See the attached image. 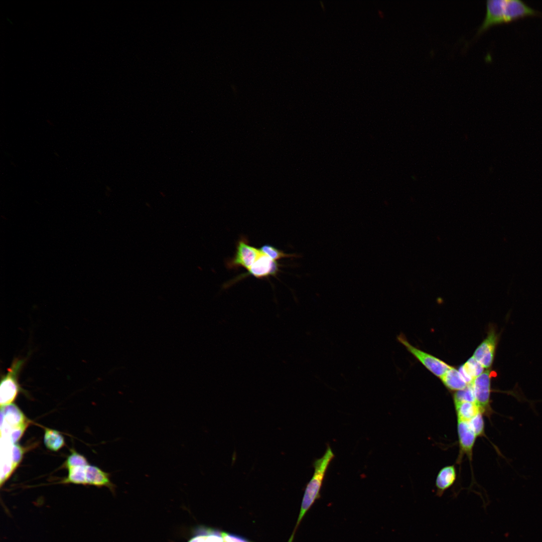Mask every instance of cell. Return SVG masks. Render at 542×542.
<instances>
[{"mask_svg":"<svg viewBox=\"0 0 542 542\" xmlns=\"http://www.w3.org/2000/svg\"><path fill=\"white\" fill-rule=\"evenodd\" d=\"M441 379L444 385L452 390L463 389L468 384L463 379L459 371L452 366Z\"/></svg>","mask_w":542,"mask_h":542,"instance_id":"obj_16","label":"cell"},{"mask_svg":"<svg viewBox=\"0 0 542 542\" xmlns=\"http://www.w3.org/2000/svg\"><path fill=\"white\" fill-rule=\"evenodd\" d=\"M88 464L86 458L74 451H72L71 454L68 457L64 463L65 467L67 469L78 466H85Z\"/></svg>","mask_w":542,"mask_h":542,"instance_id":"obj_22","label":"cell"},{"mask_svg":"<svg viewBox=\"0 0 542 542\" xmlns=\"http://www.w3.org/2000/svg\"><path fill=\"white\" fill-rule=\"evenodd\" d=\"M457 477L455 465H448L442 468L438 472L435 481L436 495L441 497L445 491L453 485Z\"/></svg>","mask_w":542,"mask_h":542,"instance_id":"obj_12","label":"cell"},{"mask_svg":"<svg viewBox=\"0 0 542 542\" xmlns=\"http://www.w3.org/2000/svg\"><path fill=\"white\" fill-rule=\"evenodd\" d=\"M498 336L493 329H491L487 337L475 350L473 357L484 368H489L493 361L497 343Z\"/></svg>","mask_w":542,"mask_h":542,"instance_id":"obj_10","label":"cell"},{"mask_svg":"<svg viewBox=\"0 0 542 542\" xmlns=\"http://www.w3.org/2000/svg\"><path fill=\"white\" fill-rule=\"evenodd\" d=\"M86 485L99 487H106L114 494L116 485L110 480V474L97 466L88 465L86 470Z\"/></svg>","mask_w":542,"mask_h":542,"instance_id":"obj_11","label":"cell"},{"mask_svg":"<svg viewBox=\"0 0 542 542\" xmlns=\"http://www.w3.org/2000/svg\"><path fill=\"white\" fill-rule=\"evenodd\" d=\"M397 340L436 376L441 378L451 367L443 361L412 345L402 333L397 336Z\"/></svg>","mask_w":542,"mask_h":542,"instance_id":"obj_7","label":"cell"},{"mask_svg":"<svg viewBox=\"0 0 542 542\" xmlns=\"http://www.w3.org/2000/svg\"><path fill=\"white\" fill-rule=\"evenodd\" d=\"M235 251L232 257L226 263L229 269L243 268L247 270L257 258L261 252L259 248L251 245L245 237H241L238 240Z\"/></svg>","mask_w":542,"mask_h":542,"instance_id":"obj_6","label":"cell"},{"mask_svg":"<svg viewBox=\"0 0 542 542\" xmlns=\"http://www.w3.org/2000/svg\"><path fill=\"white\" fill-rule=\"evenodd\" d=\"M454 404L458 421L468 422L481 412L475 402L461 401L455 402Z\"/></svg>","mask_w":542,"mask_h":542,"instance_id":"obj_15","label":"cell"},{"mask_svg":"<svg viewBox=\"0 0 542 542\" xmlns=\"http://www.w3.org/2000/svg\"><path fill=\"white\" fill-rule=\"evenodd\" d=\"M281 266L277 261L272 259L261 252L256 260L247 269V272L236 278L233 282L247 276L260 279L276 277L280 271Z\"/></svg>","mask_w":542,"mask_h":542,"instance_id":"obj_8","label":"cell"},{"mask_svg":"<svg viewBox=\"0 0 542 542\" xmlns=\"http://www.w3.org/2000/svg\"><path fill=\"white\" fill-rule=\"evenodd\" d=\"M259 249L262 253L275 261L294 256V254L286 253L282 250L268 244H263Z\"/></svg>","mask_w":542,"mask_h":542,"instance_id":"obj_19","label":"cell"},{"mask_svg":"<svg viewBox=\"0 0 542 542\" xmlns=\"http://www.w3.org/2000/svg\"><path fill=\"white\" fill-rule=\"evenodd\" d=\"M24 359H15L1 380L0 402L4 406L12 403L22 390L19 383V374L24 364Z\"/></svg>","mask_w":542,"mask_h":542,"instance_id":"obj_4","label":"cell"},{"mask_svg":"<svg viewBox=\"0 0 542 542\" xmlns=\"http://www.w3.org/2000/svg\"><path fill=\"white\" fill-rule=\"evenodd\" d=\"M44 442L45 446L52 451H57L65 444L64 437L57 431L45 429Z\"/></svg>","mask_w":542,"mask_h":542,"instance_id":"obj_17","label":"cell"},{"mask_svg":"<svg viewBox=\"0 0 542 542\" xmlns=\"http://www.w3.org/2000/svg\"><path fill=\"white\" fill-rule=\"evenodd\" d=\"M334 454L328 446L324 455L313 463V475L306 485L298 518L288 542H293L296 532L303 517L315 502L320 497V491L328 468L334 458Z\"/></svg>","mask_w":542,"mask_h":542,"instance_id":"obj_2","label":"cell"},{"mask_svg":"<svg viewBox=\"0 0 542 542\" xmlns=\"http://www.w3.org/2000/svg\"><path fill=\"white\" fill-rule=\"evenodd\" d=\"M484 415L478 413L474 418L468 421V423L477 437H485V424L483 419Z\"/></svg>","mask_w":542,"mask_h":542,"instance_id":"obj_21","label":"cell"},{"mask_svg":"<svg viewBox=\"0 0 542 542\" xmlns=\"http://www.w3.org/2000/svg\"><path fill=\"white\" fill-rule=\"evenodd\" d=\"M537 15L541 14L520 0H488L485 18L474 38L492 25Z\"/></svg>","mask_w":542,"mask_h":542,"instance_id":"obj_1","label":"cell"},{"mask_svg":"<svg viewBox=\"0 0 542 542\" xmlns=\"http://www.w3.org/2000/svg\"><path fill=\"white\" fill-rule=\"evenodd\" d=\"M484 367L473 356L459 368V372L467 384L471 383L476 377L483 372Z\"/></svg>","mask_w":542,"mask_h":542,"instance_id":"obj_14","label":"cell"},{"mask_svg":"<svg viewBox=\"0 0 542 542\" xmlns=\"http://www.w3.org/2000/svg\"><path fill=\"white\" fill-rule=\"evenodd\" d=\"M28 421L15 404L1 406V436L18 441L28 426Z\"/></svg>","mask_w":542,"mask_h":542,"instance_id":"obj_3","label":"cell"},{"mask_svg":"<svg viewBox=\"0 0 542 542\" xmlns=\"http://www.w3.org/2000/svg\"><path fill=\"white\" fill-rule=\"evenodd\" d=\"M457 434L459 454L457 463H460L464 455L471 461L473 450L477 437L468 422L457 420Z\"/></svg>","mask_w":542,"mask_h":542,"instance_id":"obj_9","label":"cell"},{"mask_svg":"<svg viewBox=\"0 0 542 542\" xmlns=\"http://www.w3.org/2000/svg\"><path fill=\"white\" fill-rule=\"evenodd\" d=\"M454 403L461 401L476 402L472 383L463 389L456 391L453 395Z\"/></svg>","mask_w":542,"mask_h":542,"instance_id":"obj_20","label":"cell"},{"mask_svg":"<svg viewBox=\"0 0 542 542\" xmlns=\"http://www.w3.org/2000/svg\"><path fill=\"white\" fill-rule=\"evenodd\" d=\"M223 542H252L237 534L222 531Z\"/></svg>","mask_w":542,"mask_h":542,"instance_id":"obj_23","label":"cell"},{"mask_svg":"<svg viewBox=\"0 0 542 542\" xmlns=\"http://www.w3.org/2000/svg\"><path fill=\"white\" fill-rule=\"evenodd\" d=\"M88 465L68 468V476L62 481V483L86 485V470Z\"/></svg>","mask_w":542,"mask_h":542,"instance_id":"obj_18","label":"cell"},{"mask_svg":"<svg viewBox=\"0 0 542 542\" xmlns=\"http://www.w3.org/2000/svg\"><path fill=\"white\" fill-rule=\"evenodd\" d=\"M221 533L220 530L200 525L194 529L187 542H223Z\"/></svg>","mask_w":542,"mask_h":542,"instance_id":"obj_13","label":"cell"},{"mask_svg":"<svg viewBox=\"0 0 542 542\" xmlns=\"http://www.w3.org/2000/svg\"><path fill=\"white\" fill-rule=\"evenodd\" d=\"M494 371L487 370L472 382L475 400L482 414L488 418L494 413L490 405L491 378Z\"/></svg>","mask_w":542,"mask_h":542,"instance_id":"obj_5","label":"cell"}]
</instances>
